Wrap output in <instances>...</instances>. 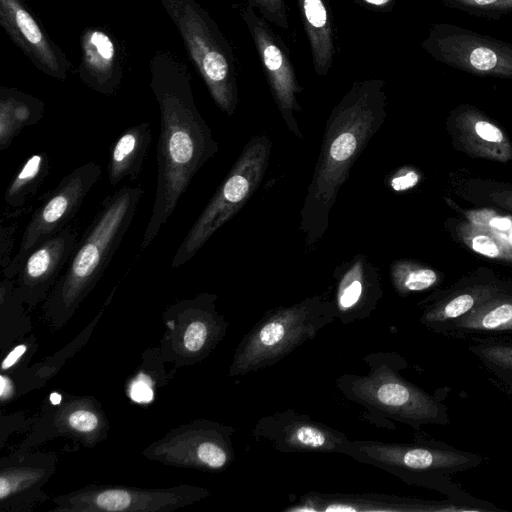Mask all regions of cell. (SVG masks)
Masks as SVG:
<instances>
[{
  "label": "cell",
  "instance_id": "6da1fadb",
  "mask_svg": "<svg viewBox=\"0 0 512 512\" xmlns=\"http://www.w3.org/2000/svg\"><path fill=\"white\" fill-rule=\"evenodd\" d=\"M151 89L160 112L157 181L139 253L152 244L196 173L219 150L196 107L191 76L185 65L170 54L157 52L151 60Z\"/></svg>",
  "mask_w": 512,
  "mask_h": 512
},
{
  "label": "cell",
  "instance_id": "7a4b0ae2",
  "mask_svg": "<svg viewBox=\"0 0 512 512\" xmlns=\"http://www.w3.org/2000/svg\"><path fill=\"white\" fill-rule=\"evenodd\" d=\"M386 103L384 80L370 78L354 81L331 110L300 209L299 230L306 248L315 246L325 235L330 212L351 167L384 123Z\"/></svg>",
  "mask_w": 512,
  "mask_h": 512
},
{
  "label": "cell",
  "instance_id": "3957f363",
  "mask_svg": "<svg viewBox=\"0 0 512 512\" xmlns=\"http://www.w3.org/2000/svg\"><path fill=\"white\" fill-rule=\"evenodd\" d=\"M140 186L109 195L77 243L66 270L45 299L44 316L60 327L96 286L129 230L143 196Z\"/></svg>",
  "mask_w": 512,
  "mask_h": 512
},
{
  "label": "cell",
  "instance_id": "277c9868",
  "mask_svg": "<svg viewBox=\"0 0 512 512\" xmlns=\"http://www.w3.org/2000/svg\"><path fill=\"white\" fill-rule=\"evenodd\" d=\"M366 374L344 373L336 387L349 401L363 408L364 419L372 425L396 429L393 422L419 429L425 425H448V407L435 395L405 379L400 371L408 366L397 352L367 354Z\"/></svg>",
  "mask_w": 512,
  "mask_h": 512
},
{
  "label": "cell",
  "instance_id": "5b68a950",
  "mask_svg": "<svg viewBox=\"0 0 512 512\" xmlns=\"http://www.w3.org/2000/svg\"><path fill=\"white\" fill-rule=\"evenodd\" d=\"M343 455L381 469L414 486L452 496L460 492L449 476L480 466V454L463 451L415 434L411 443L349 440Z\"/></svg>",
  "mask_w": 512,
  "mask_h": 512
},
{
  "label": "cell",
  "instance_id": "8992f818",
  "mask_svg": "<svg viewBox=\"0 0 512 512\" xmlns=\"http://www.w3.org/2000/svg\"><path fill=\"white\" fill-rule=\"evenodd\" d=\"M335 319L332 301L320 295L267 310L240 340L229 376H247L278 363Z\"/></svg>",
  "mask_w": 512,
  "mask_h": 512
},
{
  "label": "cell",
  "instance_id": "52a82bcc",
  "mask_svg": "<svg viewBox=\"0 0 512 512\" xmlns=\"http://www.w3.org/2000/svg\"><path fill=\"white\" fill-rule=\"evenodd\" d=\"M177 27L217 107L232 116L239 103L231 46L208 12L195 0H159Z\"/></svg>",
  "mask_w": 512,
  "mask_h": 512
},
{
  "label": "cell",
  "instance_id": "ba28073f",
  "mask_svg": "<svg viewBox=\"0 0 512 512\" xmlns=\"http://www.w3.org/2000/svg\"><path fill=\"white\" fill-rule=\"evenodd\" d=\"M271 148L272 142L265 134L255 135L248 140L177 248L171 261L172 268L187 263L217 230L245 206L263 180Z\"/></svg>",
  "mask_w": 512,
  "mask_h": 512
},
{
  "label": "cell",
  "instance_id": "9c48e42d",
  "mask_svg": "<svg viewBox=\"0 0 512 512\" xmlns=\"http://www.w3.org/2000/svg\"><path fill=\"white\" fill-rule=\"evenodd\" d=\"M101 174L100 165L93 161L86 162L70 171L46 194L33 211L16 254L2 270L3 277L14 279L32 250L69 225Z\"/></svg>",
  "mask_w": 512,
  "mask_h": 512
},
{
  "label": "cell",
  "instance_id": "30bf717a",
  "mask_svg": "<svg viewBox=\"0 0 512 512\" xmlns=\"http://www.w3.org/2000/svg\"><path fill=\"white\" fill-rule=\"evenodd\" d=\"M233 426L196 420L169 432L145 452L148 457L169 465L209 472L227 469L235 460Z\"/></svg>",
  "mask_w": 512,
  "mask_h": 512
},
{
  "label": "cell",
  "instance_id": "8fae6325",
  "mask_svg": "<svg viewBox=\"0 0 512 512\" xmlns=\"http://www.w3.org/2000/svg\"><path fill=\"white\" fill-rule=\"evenodd\" d=\"M210 495L202 487L179 486L143 489L116 486H88L53 499L55 511L72 512H167Z\"/></svg>",
  "mask_w": 512,
  "mask_h": 512
},
{
  "label": "cell",
  "instance_id": "7c38bea8",
  "mask_svg": "<svg viewBox=\"0 0 512 512\" xmlns=\"http://www.w3.org/2000/svg\"><path fill=\"white\" fill-rule=\"evenodd\" d=\"M241 16L254 43L281 117L289 131L302 139L303 134L295 117V113L301 111L297 97L302 87L297 80L288 50L269 23L250 5L246 4Z\"/></svg>",
  "mask_w": 512,
  "mask_h": 512
},
{
  "label": "cell",
  "instance_id": "4fadbf2b",
  "mask_svg": "<svg viewBox=\"0 0 512 512\" xmlns=\"http://www.w3.org/2000/svg\"><path fill=\"white\" fill-rule=\"evenodd\" d=\"M252 435L281 453L343 454L350 440L342 431L292 408L260 417Z\"/></svg>",
  "mask_w": 512,
  "mask_h": 512
},
{
  "label": "cell",
  "instance_id": "5bb4252c",
  "mask_svg": "<svg viewBox=\"0 0 512 512\" xmlns=\"http://www.w3.org/2000/svg\"><path fill=\"white\" fill-rule=\"evenodd\" d=\"M423 47L437 59L469 72L512 78V47L453 29L436 27Z\"/></svg>",
  "mask_w": 512,
  "mask_h": 512
},
{
  "label": "cell",
  "instance_id": "9a60e30c",
  "mask_svg": "<svg viewBox=\"0 0 512 512\" xmlns=\"http://www.w3.org/2000/svg\"><path fill=\"white\" fill-rule=\"evenodd\" d=\"M77 243V232L68 225L27 255L14 277L15 290L23 303L32 308L47 298Z\"/></svg>",
  "mask_w": 512,
  "mask_h": 512
},
{
  "label": "cell",
  "instance_id": "2e32d148",
  "mask_svg": "<svg viewBox=\"0 0 512 512\" xmlns=\"http://www.w3.org/2000/svg\"><path fill=\"white\" fill-rule=\"evenodd\" d=\"M335 318L343 325L370 318L383 296L378 269L363 253L339 264L334 272Z\"/></svg>",
  "mask_w": 512,
  "mask_h": 512
},
{
  "label": "cell",
  "instance_id": "e0dca14e",
  "mask_svg": "<svg viewBox=\"0 0 512 512\" xmlns=\"http://www.w3.org/2000/svg\"><path fill=\"white\" fill-rule=\"evenodd\" d=\"M0 25L40 71L62 81L67 79L70 62L22 0H0Z\"/></svg>",
  "mask_w": 512,
  "mask_h": 512
},
{
  "label": "cell",
  "instance_id": "ac0fdd59",
  "mask_svg": "<svg viewBox=\"0 0 512 512\" xmlns=\"http://www.w3.org/2000/svg\"><path fill=\"white\" fill-rule=\"evenodd\" d=\"M462 510L444 501H427L379 493L345 494L311 491L284 512H429Z\"/></svg>",
  "mask_w": 512,
  "mask_h": 512
},
{
  "label": "cell",
  "instance_id": "d6986e66",
  "mask_svg": "<svg viewBox=\"0 0 512 512\" xmlns=\"http://www.w3.org/2000/svg\"><path fill=\"white\" fill-rule=\"evenodd\" d=\"M81 46V80L100 94H114L121 82V70L113 40L106 32L89 28L83 33Z\"/></svg>",
  "mask_w": 512,
  "mask_h": 512
},
{
  "label": "cell",
  "instance_id": "ffe728a7",
  "mask_svg": "<svg viewBox=\"0 0 512 512\" xmlns=\"http://www.w3.org/2000/svg\"><path fill=\"white\" fill-rule=\"evenodd\" d=\"M504 293L509 292L495 284H475L458 289L427 305L420 323L433 332L446 335L456 322L477 306Z\"/></svg>",
  "mask_w": 512,
  "mask_h": 512
},
{
  "label": "cell",
  "instance_id": "44dd1931",
  "mask_svg": "<svg viewBox=\"0 0 512 512\" xmlns=\"http://www.w3.org/2000/svg\"><path fill=\"white\" fill-rule=\"evenodd\" d=\"M296 1L309 43L314 72L326 76L336 54L333 17L327 0Z\"/></svg>",
  "mask_w": 512,
  "mask_h": 512
},
{
  "label": "cell",
  "instance_id": "7402d4cb",
  "mask_svg": "<svg viewBox=\"0 0 512 512\" xmlns=\"http://www.w3.org/2000/svg\"><path fill=\"white\" fill-rule=\"evenodd\" d=\"M151 140L148 122L133 125L118 136L109 149L107 175L112 186L126 178L135 181L139 177Z\"/></svg>",
  "mask_w": 512,
  "mask_h": 512
},
{
  "label": "cell",
  "instance_id": "603a6c76",
  "mask_svg": "<svg viewBox=\"0 0 512 512\" xmlns=\"http://www.w3.org/2000/svg\"><path fill=\"white\" fill-rule=\"evenodd\" d=\"M50 157L40 151L30 155L15 173L4 194L2 218L15 219L26 213V206L36 196L48 176Z\"/></svg>",
  "mask_w": 512,
  "mask_h": 512
},
{
  "label": "cell",
  "instance_id": "cb8c5ba5",
  "mask_svg": "<svg viewBox=\"0 0 512 512\" xmlns=\"http://www.w3.org/2000/svg\"><path fill=\"white\" fill-rule=\"evenodd\" d=\"M44 103L29 94L11 87L0 88V150L7 149L27 126L37 124L43 117Z\"/></svg>",
  "mask_w": 512,
  "mask_h": 512
},
{
  "label": "cell",
  "instance_id": "d4e9b609",
  "mask_svg": "<svg viewBox=\"0 0 512 512\" xmlns=\"http://www.w3.org/2000/svg\"><path fill=\"white\" fill-rule=\"evenodd\" d=\"M512 332V294L495 296L456 322L447 336L466 337Z\"/></svg>",
  "mask_w": 512,
  "mask_h": 512
},
{
  "label": "cell",
  "instance_id": "484cf974",
  "mask_svg": "<svg viewBox=\"0 0 512 512\" xmlns=\"http://www.w3.org/2000/svg\"><path fill=\"white\" fill-rule=\"evenodd\" d=\"M460 235L468 246L483 256L512 261V242L507 235L481 224H465Z\"/></svg>",
  "mask_w": 512,
  "mask_h": 512
},
{
  "label": "cell",
  "instance_id": "4316f807",
  "mask_svg": "<svg viewBox=\"0 0 512 512\" xmlns=\"http://www.w3.org/2000/svg\"><path fill=\"white\" fill-rule=\"evenodd\" d=\"M390 279L396 293L406 297L432 288L438 282L437 273L410 260H396L390 265Z\"/></svg>",
  "mask_w": 512,
  "mask_h": 512
},
{
  "label": "cell",
  "instance_id": "83f0119b",
  "mask_svg": "<svg viewBox=\"0 0 512 512\" xmlns=\"http://www.w3.org/2000/svg\"><path fill=\"white\" fill-rule=\"evenodd\" d=\"M469 351L499 378L512 386V342L478 339Z\"/></svg>",
  "mask_w": 512,
  "mask_h": 512
},
{
  "label": "cell",
  "instance_id": "f1b7e54d",
  "mask_svg": "<svg viewBox=\"0 0 512 512\" xmlns=\"http://www.w3.org/2000/svg\"><path fill=\"white\" fill-rule=\"evenodd\" d=\"M40 478V472L32 467H15L2 471L0 476V500L4 501L25 489Z\"/></svg>",
  "mask_w": 512,
  "mask_h": 512
},
{
  "label": "cell",
  "instance_id": "f546056e",
  "mask_svg": "<svg viewBox=\"0 0 512 512\" xmlns=\"http://www.w3.org/2000/svg\"><path fill=\"white\" fill-rule=\"evenodd\" d=\"M470 116L473 123L469 115H465L462 121V126L465 128L464 132L467 133V136H475L479 139V143L480 141L483 142V147L490 145L495 148L497 144L504 146L505 137L497 126L482 118H476L472 114Z\"/></svg>",
  "mask_w": 512,
  "mask_h": 512
},
{
  "label": "cell",
  "instance_id": "4dcf8cb0",
  "mask_svg": "<svg viewBox=\"0 0 512 512\" xmlns=\"http://www.w3.org/2000/svg\"><path fill=\"white\" fill-rule=\"evenodd\" d=\"M103 420L96 413L95 409L85 407H74L65 415V425L68 429L88 435L95 433L102 426Z\"/></svg>",
  "mask_w": 512,
  "mask_h": 512
},
{
  "label": "cell",
  "instance_id": "1f68e13d",
  "mask_svg": "<svg viewBox=\"0 0 512 512\" xmlns=\"http://www.w3.org/2000/svg\"><path fill=\"white\" fill-rule=\"evenodd\" d=\"M258 15L281 29H289L286 0H246Z\"/></svg>",
  "mask_w": 512,
  "mask_h": 512
},
{
  "label": "cell",
  "instance_id": "d6a6232c",
  "mask_svg": "<svg viewBox=\"0 0 512 512\" xmlns=\"http://www.w3.org/2000/svg\"><path fill=\"white\" fill-rule=\"evenodd\" d=\"M7 221L1 220L0 226V265L3 270L6 268L12 260V250L14 247L15 233L17 230V224L11 222L12 219L2 218Z\"/></svg>",
  "mask_w": 512,
  "mask_h": 512
},
{
  "label": "cell",
  "instance_id": "836d02e7",
  "mask_svg": "<svg viewBox=\"0 0 512 512\" xmlns=\"http://www.w3.org/2000/svg\"><path fill=\"white\" fill-rule=\"evenodd\" d=\"M419 182V174L414 170H399L389 179V186L394 191H405L416 186Z\"/></svg>",
  "mask_w": 512,
  "mask_h": 512
},
{
  "label": "cell",
  "instance_id": "e575fe53",
  "mask_svg": "<svg viewBox=\"0 0 512 512\" xmlns=\"http://www.w3.org/2000/svg\"><path fill=\"white\" fill-rule=\"evenodd\" d=\"M460 5L485 9H512V0H451Z\"/></svg>",
  "mask_w": 512,
  "mask_h": 512
},
{
  "label": "cell",
  "instance_id": "d590c367",
  "mask_svg": "<svg viewBox=\"0 0 512 512\" xmlns=\"http://www.w3.org/2000/svg\"><path fill=\"white\" fill-rule=\"evenodd\" d=\"M472 222L484 226H489L490 228L500 232L509 231L512 228V219L499 215H491L489 218L476 217L472 219Z\"/></svg>",
  "mask_w": 512,
  "mask_h": 512
},
{
  "label": "cell",
  "instance_id": "8d00e7d4",
  "mask_svg": "<svg viewBox=\"0 0 512 512\" xmlns=\"http://www.w3.org/2000/svg\"><path fill=\"white\" fill-rule=\"evenodd\" d=\"M131 397L137 402H149L153 397V393L147 383L138 381L131 388Z\"/></svg>",
  "mask_w": 512,
  "mask_h": 512
},
{
  "label": "cell",
  "instance_id": "74e56055",
  "mask_svg": "<svg viewBox=\"0 0 512 512\" xmlns=\"http://www.w3.org/2000/svg\"><path fill=\"white\" fill-rule=\"evenodd\" d=\"M363 7L377 11L388 12L393 9L395 0H356Z\"/></svg>",
  "mask_w": 512,
  "mask_h": 512
},
{
  "label": "cell",
  "instance_id": "f35d334b",
  "mask_svg": "<svg viewBox=\"0 0 512 512\" xmlns=\"http://www.w3.org/2000/svg\"><path fill=\"white\" fill-rule=\"evenodd\" d=\"M26 352V345L20 344L14 347L9 354L3 359L1 368L2 370H7L12 367L20 357Z\"/></svg>",
  "mask_w": 512,
  "mask_h": 512
},
{
  "label": "cell",
  "instance_id": "ab89813d",
  "mask_svg": "<svg viewBox=\"0 0 512 512\" xmlns=\"http://www.w3.org/2000/svg\"><path fill=\"white\" fill-rule=\"evenodd\" d=\"M13 394V383L5 375L0 376V399L6 401Z\"/></svg>",
  "mask_w": 512,
  "mask_h": 512
},
{
  "label": "cell",
  "instance_id": "60d3db41",
  "mask_svg": "<svg viewBox=\"0 0 512 512\" xmlns=\"http://www.w3.org/2000/svg\"><path fill=\"white\" fill-rule=\"evenodd\" d=\"M495 198L498 200V202L502 206H506V207L512 209V194L511 195H507V194L497 195V196H495Z\"/></svg>",
  "mask_w": 512,
  "mask_h": 512
},
{
  "label": "cell",
  "instance_id": "b9f144b4",
  "mask_svg": "<svg viewBox=\"0 0 512 512\" xmlns=\"http://www.w3.org/2000/svg\"><path fill=\"white\" fill-rule=\"evenodd\" d=\"M510 239V241L512 242V228L509 230V233L507 235Z\"/></svg>",
  "mask_w": 512,
  "mask_h": 512
}]
</instances>
